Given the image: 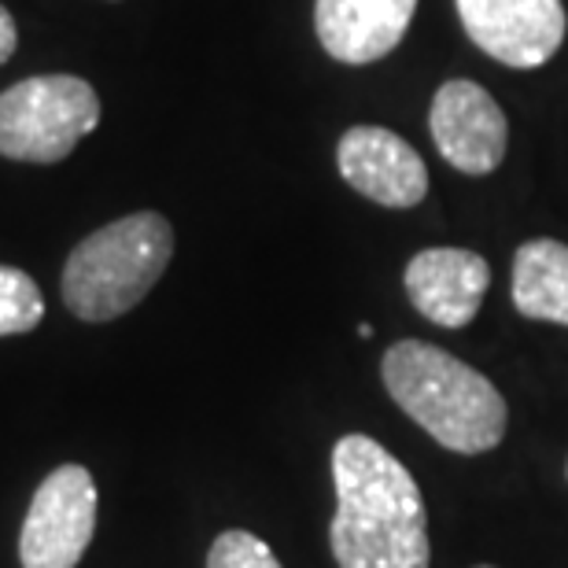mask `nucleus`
I'll use <instances>...</instances> for the list:
<instances>
[{
  "mask_svg": "<svg viewBox=\"0 0 568 568\" xmlns=\"http://www.w3.org/2000/svg\"><path fill=\"white\" fill-rule=\"evenodd\" d=\"M333 484L328 547L339 568H428L422 487L388 447L351 432L333 447Z\"/></svg>",
  "mask_w": 568,
  "mask_h": 568,
  "instance_id": "f257e3e1",
  "label": "nucleus"
},
{
  "mask_svg": "<svg viewBox=\"0 0 568 568\" xmlns=\"http://www.w3.org/2000/svg\"><path fill=\"white\" fill-rule=\"evenodd\" d=\"M395 406L454 454H487L506 436V399L480 369L425 339H399L381 362Z\"/></svg>",
  "mask_w": 568,
  "mask_h": 568,
  "instance_id": "f03ea898",
  "label": "nucleus"
},
{
  "mask_svg": "<svg viewBox=\"0 0 568 568\" xmlns=\"http://www.w3.org/2000/svg\"><path fill=\"white\" fill-rule=\"evenodd\" d=\"M174 255V225L155 211H138L89 233L67 255L63 303L82 322H115L133 311Z\"/></svg>",
  "mask_w": 568,
  "mask_h": 568,
  "instance_id": "7ed1b4c3",
  "label": "nucleus"
},
{
  "mask_svg": "<svg viewBox=\"0 0 568 568\" xmlns=\"http://www.w3.org/2000/svg\"><path fill=\"white\" fill-rule=\"evenodd\" d=\"M100 122V97L85 78L38 74L0 93V155L16 163H63Z\"/></svg>",
  "mask_w": 568,
  "mask_h": 568,
  "instance_id": "20e7f679",
  "label": "nucleus"
},
{
  "mask_svg": "<svg viewBox=\"0 0 568 568\" xmlns=\"http://www.w3.org/2000/svg\"><path fill=\"white\" fill-rule=\"evenodd\" d=\"M97 531V484L85 465H60L30 498L19 536L22 568H74Z\"/></svg>",
  "mask_w": 568,
  "mask_h": 568,
  "instance_id": "39448f33",
  "label": "nucleus"
},
{
  "mask_svg": "<svg viewBox=\"0 0 568 568\" xmlns=\"http://www.w3.org/2000/svg\"><path fill=\"white\" fill-rule=\"evenodd\" d=\"M428 130L439 155L469 178H484L506 159L509 122L498 100L469 78L443 82L432 97Z\"/></svg>",
  "mask_w": 568,
  "mask_h": 568,
  "instance_id": "423d86ee",
  "label": "nucleus"
},
{
  "mask_svg": "<svg viewBox=\"0 0 568 568\" xmlns=\"http://www.w3.org/2000/svg\"><path fill=\"white\" fill-rule=\"evenodd\" d=\"M469 41L491 60L531 71L565 41L561 0H454Z\"/></svg>",
  "mask_w": 568,
  "mask_h": 568,
  "instance_id": "0eeeda50",
  "label": "nucleus"
},
{
  "mask_svg": "<svg viewBox=\"0 0 568 568\" xmlns=\"http://www.w3.org/2000/svg\"><path fill=\"white\" fill-rule=\"evenodd\" d=\"M339 178L366 200L410 211L428 196V166L417 148L384 126H351L336 144Z\"/></svg>",
  "mask_w": 568,
  "mask_h": 568,
  "instance_id": "6e6552de",
  "label": "nucleus"
},
{
  "mask_svg": "<svg viewBox=\"0 0 568 568\" xmlns=\"http://www.w3.org/2000/svg\"><path fill=\"white\" fill-rule=\"evenodd\" d=\"M406 295L414 311L439 328H465L480 314L491 284V266L484 255L465 247H425L406 263Z\"/></svg>",
  "mask_w": 568,
  "mask_h": 568,
  "instance_id": "1a4fd4ad",
  "label": "nucleus"
},
{
  "mask_svg": "<svg viewBox=\"0 0 568 568\" xmlns=\"http://www.w3.org/2000/svg\"><path fill=\"white\" fill-rule=\"evenodd\" d=\"M414 11L417 0H317L314 30L333 60L366 67L403 41Z\"/></svg>",
  "mask_w": 568,
  "mask_h": 568,
  "instance_id": "9d476101",
  "label": "nucleus"
},
{
  "mask_svg": "<svg viewBox=\"0 0 568 568\" xmlns=\"http://www.w3.org/2000/svg\"><path fill=\"white\" fill-rule=\"evenodd\" d=\"M514 306L536 322L568 325V244L539 236L517 247Z\"/></svg>",
  "mask_w": 568,
  "mask_h": 568,
  "instance_id": "9b49d317",
  "label": "nucleus"
},
{
  "mask_svg": "<svg viewBox=\"0 0 568 568\" xmlns=\"http://www.w3.org/2000/svg\"><path fill=\"white\" fill-rule=\"evenodd\" d=\"M44 317V295L27 270L0 266V336H19L38 328Z\"/></svg>",
  "mask_w": 568,
  "mask_h": 568,
  "instance_id": "f8f14e48",
  "label": "nucleus"
},
{
  "mask_svg": "<svg viewBox=\"0 0 568 568\" xmlns=\"http://www.w3.org/2000/svg\"><path fill=\"white\" fill-rule=\"evenodd\" d=\"M207 568H281L277 554L244 528L222 531L207 550Z\"/></svg>",
  "mask_w": 568,
  "mask_h": 568,
  "instance_id": "ddd939ff",
  "label": "nucleus"
},
{
  "mask_svg": "<svg viewBox=\"0 0 568 568\" xmlns=\"http://www.w3.org/2000/svg\"><path fill=\"white\" fill-rule=\"evenodd\" d=\"M16 44H19L16 19H11V11L0 4V63H8L11 55H16Z\"/></svg>",
  "mask_w": 568,
  "mask_h": 568,
  "instance_id": "4468645a",
  "label": "nucleus"
},
{
  "mask_svg": "<svg viewBox=\"0 0 568 568\" xmlns=\"http://www.w3.org/2000/svg\"><path fill=\"white\" fill-rule=\"evenodd\" d=\"M358 336L362 339H373V325H358Z\"/></svg>",
  "mask_w": 568,
  "mask_h": 568,
  "instance_id": "2eb2a0df",
  "label": "nucleus"
},
{
  "mask_svg": "<svg viewBox=\"0 0 568 568\" xmlns=\"http://www.w3.org/2000/svg\"><path fill=\"white\" fill-rule=\"evenodd\" d=\"M476 568H491V565H476Z\"/></svg>",
  "mask_w": 568,
  "mask_h": 568,
  "instance_id": "dca6fc26",
  "label": "nucleus"
}]
</instances>
